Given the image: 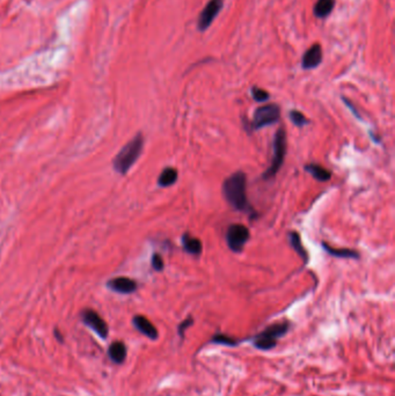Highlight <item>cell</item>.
Returning <instances> with one entry per match:
<instances>
[{"instance_id": "cell-1", "label": "cell", "mask_w": 395, "mask_h": 396, "mask_svg": "<svg viewBox=\"0 0 395 396\" xmlns=\"http://www.w3.org/2000/svg\"><path fill=\"white\" fill-rule=\"evenodd\" d=\"M247 176L243 172H235L222 183V195L233 208L242 212L251 211L247 199Z\"/></svg>"}, {"instance_id": "cell-2", "label": "cell", "mask_w": 395, "mask_h": 396, "mask_svg": "<svg viewBox=\"0 0 395 396\" xmlns=\"http://www.w3.org/2000/svg\"><path fill=\"white\" fill-rule=\"evenodd\" d=\"M144 138L142 133L136 135L127 145L122 147V150L114 159V168L117 173L125 175L130 171V168L136 164L143 152Z\"/></svg>"}, {"instance_id": "cell-3", "label": "cell", "mask_w": 395, "mask_h": 396, "mask_svg": "<svg viewBox=\"0 0 395 396\" xmlns=\"http://www.w3.org/2000/svg\"><path fill=\"white\" fill-rule=\"evenodd\" d=\"M286 132L284 128H279L277 132H276L275 138H274V144H272V158H271V164L269 166L267 171L263 173L262 175V179L263 180H271L272 178H275L277 175V173L279 172V169L283 166L284 163L285 156H286Z\"/></svg>"}, {"instance_id": "cell-4", "label": "cell", "mask_w": 395, "mask_h": 396, "mask_svg": "<svg viewBox=\"0 0 395 396\" xmlns=\"http://www.w3.org/2000/svg\"><path fill=\"white\" fill-rule=\"evenodd\" d=\"M289 328V322H279L269 326L255 337L254 345L260 350H270L277 343L278 338L287 333Z\"/></svg>"}, {"instance_id": "cell-5", "label": "cell", "mask_w": 395, "mask_h": 396, "mask_svg": "<svg viewBox=\"0 0 395 396\" xmlns=\"http://www.w3.org/2000/svg\"><path fill=\"white\" fill-rule=\"evenodd\" d=\"M279 117H281V109L277 104L271 103L258 107L255 110L253 121L250 123L251 130H260L262 128L277 123Z\"/></svg>"}, {"instance_id": "cell-6", "label": "cell", "mask_w": 395, "mask_h": 396, "mask_svg": "<svg viewBox=\"0 0 395 396\" xmlns=\"http://www.w3.org/2000/svg\"><path fill=\"white\" fill-rule=\"evenodd\" d=\"M226 243L234 253H241L245 244L248 242L250 232L248 227L242 224H232L226 229Z\"/></svg>"}, {"instance_id": "cell-7", "label": "cell", "mask_w": 395, "mask_h": 396, "mask_svg": "<svg viewBox=\"0 0 395 396\" xmlns=\"http://www.w3.org/2000/svg\"><path fill=\"white\" fill-rule=\"evenodd\" d=\"M222 8V0H210L206 3V6L204 7L202 13L199 14L198 22H197V27L198 30L204 31L211 26V23L213 22L215 16L218 15V13L220 12Z\"/></svg>"}, {"instance_id": "cell-8", "label": "cell", "mask_w": 395, "mask_h": 396, "mask_svg": "<svg viewBox=\"0 0 395 396\" xmlns=\"http://www.w3.org/2000/svg\"><path fill=\"white\" fill-rule=\"evenodd\" d=\"M81 319L86 326H88L101 338L108 337V326L105 320L93 309H85L81 313Z\"/></svg>"}, {"instance_id": "cell-9", "label": "cell", "mask_w": 395, "mask_h": 396, "mask_svg": "<svg viewBox=\"0 0 395 396\" xmlns=\"http://www.w3.org/2000/svg\"><path fill=\"white\" fill-rule=\"evenodd\" d=\"M107 285L110 290L122 294L134 293L138 287L137 283L134 279L128 278V277H116V278L110 279Z\"/></svg>"}, {"instance_id": "cell-10", "label": "cell", "mask_w": 395, "mask_h": 396, "mask_svg": "<svg viewBox=\"0 0 395 396\" xmlns=\"http://www.w3.org/2000/svg\"><path fill=\"white\" fill-rule=\"evenodd\" d=\"M322 62V48L320 44L312 45L306 52L304 53L301 65L305 70H312L320 65Z\"/></svg>"}, {"instance_id": "cell-11", "label": "cell", "mask_w": 395, "mask_h": 396, "mask_svg": "<svg viewBox=\"0 0 395 396\" xmlns=\"http://www.w3.org/2000/svg\"><path fill=\"white\" fill-rule=\"evenodd\" d=\"M132 323L136 327V329L141 331L143 335H145L146 337H149L150 340H157L158 338V330L156 327L152 325V322L149 319H146L143 315H136Z\"/></svg>"}, {"instance_id": "cell-12", "label": "cell", "mask_w": 395, "mask_h": 396, "mask_svg": "<svg viewBox=\"0 0 395 396\" xmlns=\"http://www.w3.org/2000/svg\"><path fill=\"white\" fill-rule=\"evenodd\" d=\"M108 356H109V358L113 363L122 364L125 361V358H127V347L121 341L114 342L109 347Z\"/></svg>"}, {"instance_id": "cell-13", "label": "cell", "mask_w": 395, "mask_h": 396, "mask_svg": "<svg viewBox=\"0 0 395 396\" xmlns=\"http://www.w3.org/2000/svg\"><path fill=\"white\" fill-rule=\"evenodd\" d=\"M182 246L185 248L187 253L196 255V256L200 255V253H202L203 250V246L200 240L197 239V237L192 236L190 234H185V235L182 236Z\"/></svg>"}, {"instance_id": "cell-14", "label": "cell", "mask_w": 395, "mask_h": 396, "mask_svg": "<svg viewBox=\"0 0 395 396\" xmlns=\"http://www.w3.org/2000/svg\"><path fill=\"white\" fill-rule=\"evenodd\" d=\"M305 171H306L308 174H311L315 180L320 182H327L329 181L330 178H332V173L327 171L326 168H323L322 166L317 165V164H310L305 166Z\"/></svg>"}, {"instance_id": "cell-15", "label": "cell", "mask_w": 395, "mask_h": 396, "mask_svg": "<svg viewBox=\"0 0 395 396\" xmlns=\"http://www.w3.org/2000/svg\"><path fill=\"white\" fill-rule=\"evenodd\" d=\"M322 247L332 256L340 258H359V253L356 250L348 249V248H333L326 242H322Z\"/></svg>"}, {"instance_id": "cell-16", "label": "cell", "mask_w": 395, "mask_h": 396, "mask_svg": "<svg viewBox=\"0 0 395 396\" xmlns=\"http://www.w3.org/2000/svg\"><path fill=\"white\" fill-rule=\"evenodd\" d=\"M178 171L175 168L168 167L165 168L161 174L158 178V185H159L161 188H167V187L173 186L175 182L178 181Z\"/></svg>"}, {"instance_id": "cell-17", "label": "cell", "mask_w": 395, "mask_h": 396, "mask_svg": "<svg viewBox=\"0 0 395 396\" xmlns=\"http://www.w3.org/2000/svg\"><path fill=\"white\" fill-rule=\"evenodd\" d=\"M334 6H335V0H318L314 6V15L323 19L333 12Z\"/></svg>"}, {"instance_id": "cell-18", "label": "cell", "mask_w": 395, "mask_h": 396, "mask_svg": "<svg viewBox=\"0 0 395 396\" xmlns=\"http://www.w3.org/2000/svg\"><path fill=\"white\" fill-rule=\"evenodd\" d=\"M289 241H290L291 247L293 248V250L296 251V253L301 257V260L306 263V262L308 261V255H307L306 249H305L303 246V243H301V239H300L299 234H298L297 232H291L289 234Z\"/></svg>"}, {"instance_id": "cell-19", "label": "cell", "mask_w": 395, "mask_h": 396, "mask_svg": "<svg viewBox=\"0 0 395 396\" xmlns=\"http://www.w3.org/2000/svg\"><path fill=\"white\" fill-rule=\"evenodd\" d=\"M289 116H290L291 122H292L296 127L303 128V127H305V125H307L308 123H310V121L307 120L306 116L298 110H291Z\"/></svg>"}, {"instance_id": "cell-20", "label": "cell", "mask_w": 395, "mask_h": 396, "mask_svg": "<svg viewBox=\"0 0 395 396\" xmlns=\"http://www.w3.org/2000/svg\"><path fill=\"white\" fill-rule=\"evenodd\" d=\"M251 96L257 102H264L269 99V93L260 87H253L251 88Z\"/></svg>"}, {"instance_id": "cell-21", "label": "cell", "mask_w": 395, "mask_h": 396, "mask_svg": "<svg viewBox=\"0 0 395 396\" xmlns=\"http://www.w3.org/2000/svg\"><path fill=\"white\" fill-rule=\"evenodd\" d=\"M212 342L213 343L225 344V345H235L236 344V341L232 340L231 337L225 336V335H221V334L215 335V336L212 338Z\"/></svg>"}, {"instance_id": "cell-22", "label": "cell", "mask_w": 395, "mask_h": 396, "mask_svg": "<svg viewBox=\"0 0 395 396\" xmlns=\"http://www.w3.org/2000/svg\"><path fill=\"white\" fill-rule=\"evenodd\" d=\"M152 266L157 271H161L164 269V260L159 254H154L152 256Z\"/></svg>"}, {"instance_id": "cell-23", "label": "cell", "mask_w": 395, "mask_h": 396, "mask_svg": "<svg viewBox=\"0 0 395 396\" xmlns=\"http://www.w3.org/2000/svg\"><path fill=\"white\" fill-rule=\"evenodd\" d=\"M192 325H193V319L192 318H188L187 320H185V321H183L181 325L179 326L180 335H181V336H183V334H185V330L187 328H189V327L192 326Z\"/></svg>"}, {"instance_id": "cell-24", "label": "cell", "mask_w": 395, "mask_h": 396, "mask_svg": "<svg viewBox=\"0 0 395 396\" xmlns=\"http://www.w3.org/2000/svg\"><path fill=\"white\" fill-rule=\"evenodd\" d=\"M343 101H344V103H346V104H347V107H348V108H349V109H350L351 111H353V113H354V115H355V116H356L357 118H359V120H361V116H359V114H358V111H357V110H356V109H355V108H354V106H353V103H351V102H350V101H349V100H347L346 98H343Z\"/></svg>"}]
</instances>
